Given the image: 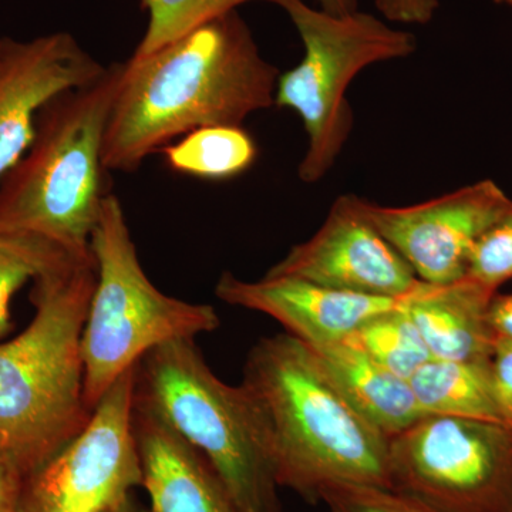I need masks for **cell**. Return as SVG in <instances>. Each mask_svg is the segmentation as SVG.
<instances>
[{
    "instance_id": "obj_1",
    "label": "cell",
    "mask_w": 512,
    "mask_h": 512,
    "mask_svg": "<svg viewBox=\"0 0 512 512\" xmlns=\"http://www.w3.org/2000/svg\"><path fill=\"white\" fill-rule=\"evenodd\" d=\"M281 73L261 55L238 10L146 56L121 63L103 141L106 171L134 173L198 128L242 127L275 106Z\"/></svg>"
},
{
    "instance_id": "obj_2",
    "label": "cell",
    "mask_w": 512,
    "mask_h": 512,
    "mask_svg": "<svg viewBox=\"0 0 512 512\" xmlns=\"http://www.w3.org/2000/svg\"><path fill=\"white\" fill-rule=\"evenodd\" d=\"M96 278L93 254L40 275L32 322L0 345V450L28 478L92 416L84 403L82 335Z\"/></svg>"
},
{
    "instance_id": "obj_3",
    "label": "cell",
    "mask_w": 512,
    "mask_h": 512,
    "mask_svg": "<svg viewBox=\"0 0 512 512\" xmlns=\"http://www.w3.org/2000/svg\"><path fill=\"white\" fill-rule=\"evenodd\" d=\"M268 417L276 481L309 503L333 484L389 488V437L339 392L289 333L259 340L244 382Z\"/></svg>"
},
{
    "instance_id": "obj_4",
    "label": "cell",
    "mask_w": 512,
    "mask_h": 512,
    "mask_svg": "<svg viewBox=\"0 0 512 512\" xmlns=\"http://www.w3.org/2000/svg\"><path fill=\"white\" fill-rule=\"evenodd\" d=\"M121 63L49 101L32 143L0 181V227L42 235L77 255L90 242L104 187L103 141L119 89Z\"/></svg>"
},
{
    "instance_id": "obj_5",
    "label": "cell",
    "mask_w": 512,
    "mask_h": 512,
    "mask_svg": "<svg viewBox=\"0 0 512 512\" xmlns=\"http://www.w3.org/2000/svg\"><path fill=\"white\" fill-rule=\"evenodd\" d=\"M134 399L207 458L239 512H284L261 403L247 384L218 379L194 339L150 350L136 366Z\"/></svg>"
},
{
    "instance_id": "obj_6",
    "label": "cell",
    "mask_w": 512,
    "mask_h": 512,
    "mask_svg": "<svg viewBox=\"0 0 512 512\" xmlns=\"http://www.w3.org/2000/svg\"><path fill=\"white\" fill-rule=\"evenodd\" d=\"M90 249L97 278L84 323L82 356L84 403L93 412L107 390L150 350L214 332L220 316L211 305L158 291L141 266L126 212L113 192L101 205Z\"/></svg>"
},
{
    "instance_id": "obj_7",
    "label": "cell",
    "mask_w": 512,
    "mask_h": 512,
    "mask_svg": "<svg viewBox=\"0 0 512 512\" xmlns=\"http://www.w3.org/2000/svg\"><path fill=\"white\" fill-rule=\"evenodd\" d=\"M291 18L303 43L301 62L279 76L275 106L301 117L308 146L298 167L305 184L322 181L353 130L350 84L372 64L407 59L417 39L372 13L333 15L305 0H275Z\"/></svg>"
},
{
    "instance_id": "obj_8",
    "label": "cell",
    "mask_w": 512,
    "mask_h": 512,
    "mask_svg": "<svg viewBox=\"0 0 512 512\" xmlns=\"http://www.w3.org/2000/svg\"><path fill=\"white\" fill-rule=\"evenodd\" d=\"M389 473L433 512H512V424L429 414L390 437Z\"/></svg>"
},
{
    "instance_id": "obj_9",
    "label": "cell",
    "mask_w": 512,
    "mask_h": 512,
    "mask_svg": "<svg viewBox=\"0 0 512 512\" xmlns=\"http://www.w3.org/2000/svg\"><path fill=\"white\" fill-rule=\"evenodd\" d=\"M134 375L101 397L83 430L26 480L20 512H109L143 484L134 437Z\"/></svg>"
},
{
    "instance_id": "obj_10",
    "label": "cell",
    "mask_w": 512,
    "mask_h": 512,
    "mask_svg": "<svg viewBox=\"0 0 512 512\" xmlns=\"http://www.w3.org/2000/svg\"><path fill=\"white\" fill-rule=\"evenodd\" d=\"M511 208V198L491 180L409 207H383L362 198L367 220L420 281L434 285L464 278L478 239Z\"/></svg>"
},
{
    "instance_id": "obj_11",
    "label": "cell",
    "mask_w": 512,
    "mask_h": 512,
    "mask_svg": "<svg viewBox=\"0 0 512 512\" xmlns=\"http://www.w3.org/2000/svg\"><path fill=\"white\" fill-rule=\"evenodd\" d=\"M268 276H293L313 284L402 298L421 284L412 266L362 210V198L340 195L315 235L295 245Z\"/></svg>"
},
{
    "instance_id": "obj_12",
    "label": "cell",
    "mask_w": 512,
    "mask_h": 512,
    "mask_svg": "<svg viewBox=\"0 0 512 512\" xmlns=\"http://www.w3.org/2000/svg\"><path fill=\"white\" fill-rule=\"evenodd\" d=\"M106 70L76 37L49 33L3 37L0 49V181L28 151L37 117L56 96L93 82Z\"/></svg>"
},
{
    "instance_id": "obj_13",
    "label": "cell",
    "mask_w": 512,
    "mask_h": 512,
    "mask_svg": "<svg viewBox=\"0 0 512 512\" xmlns=\"http://www.w3.org/2000/svg\"><path fill=\"white\" fill-rule=\"evenodd\" d=\"M215 295L229 305L265 313L293 338L318 346L340 342L367 320L400 308L409 293L387 298L328 288L293 276L265 275L261 281L248 282L224 272L215 285Z\"/></svg>"
},
{
    "instance_id": "obj_14",
    "label": "cell",
    "mask_w": 512,
    "mask_h": 512,
    "mask_svg": "<svg viewBox=\"0 0 512 512\" xmlns=\"http://www.w3.org/2000/svg\"><path fill=\"white\" fill-rule=\"evenodd\" d=\"M134 437L140 454L147 512H239L207 458L153 409L134 399Z\"/></svg>"
},
{
    "instance_id": "obj_15",
    "label": "cell",
    "mask_w": 512,
    "mask_h": 512,
    "mask_svg": "<svg viewBox=\"0 0 512 512\" xmlns=\"http://www.w3.org/2000/svg\"><path fill=\"white\" fill-rule=\"evenodd\" d=\"M497 291L464 276L444 285L421 282L404 302V311L433 359L487 362L493 359L490 306Z\"/></svg>"
},
{
    "instance_id": "obj_16",
    "label": "cell",
    "mask_w": 512,
    "mask_h": 512,
    "mask_svg": "<svg viewBox=\"0 0 512 512\" xmlns=\"http://www.w3.org/2000/svg\"><path fill=\"white\" fill-rule=\"evenodd\" d=\"M306 346L346 400L389 439L429 416L417 403L409 380L394 375L363 350L345 340Z\"/></svg>"
},
{
    "instance_id": "obj_17",
    "label": "cell",
    "mask_w": 512,
    "mask_h": 512,
    "mask_svg": "<svg viewBox=\"0 0 512 512\" xmlns=\"http://www.w3.org/2000/svg\"><path fill=\"white\" fill-rule=\"evenodd\" d=\"M409 383L426 414L512 424L495 394L491 360L431 359L410 377Z\"/></svg>"
},
{
    "instance_id": "obj_18",
    "label": "cell",
    "mask_w": 512,
    "mask_h": 512,
    "mask_svg": "<svg viewBox=\"0 0 512 512\" xmlns=\"http://www.w3.org/2000/svg\"><path fill=\"white\" fill-rule=\"evenodd\" d=\"M163 153L171 170L211 181L245 173L258 156L254 138L237 126L198 128L168 144Z\"/></svg>"
},
{
    "instance_id": "obj_19",
    "label": "cell",
    "mask_w": 512,
    "mask_h": 512,
    "mask_svg": "<svg viewBox=\"0 0 512 512\" xmlns=\"http://www.w3.org/2000/svg\"><path fill=\"white\" fill-rule=\"evenodd\" d=\"M343 340L406 380L433 359L413 320L404 311V303L394 311L367 320Z\"/></svg>"
},
{
    "instance_id": "obj_20",
    "label": "cell",
    "mask_w": 512,
    "mask_h": 512,
    "mask_svg": "<svg viewBox=\"0 0 512 512\" xmlns=\"http://www.w3.org/2000/svg\"><path fill=\"white\" fill-rule=\"evenodd\" d=\"M90 255V254H89ZM72 256L56 242L25 229L0 227V336L10 328V302L26 282Z\"/></svg>"
},
{
    "instance_id": "obj_21",
    "label": "cell",
    "mask_w": 512,
    "mask_h": 512,
    "mask_svg": "<svg viewBox=\"0 0 512 512\" xmlns=\"http://www.w3.org/2000/svg\"><path fill=\"white\" fill-rule=\"evenodd\" d=\"M249 2L275 3V0H141L148 12V25L133 55L157 52Z\"/></svg>"
},
{
    "instance_id": "obj_22",
    "label": "cell",
    "mask_w": 512,
    "mask_h": 512,
    "mask_svg": "<svg viewBox=\"0 0 512 512\" xmlns=\"http://www.w3.org/2000/svg\"><path fill=\"white\" fill-rule=\"evenodd\" d=\"M466 276L493 291L512 279V208L478 239Z\"/></svg>"
},
{
    "instance_id": "obj_23",
    "label": "cell",
    "mask_w": 512,
    "mask_h": 512,
    "mask_svg": "<svg viewBox=\"0 0 512 512\" xmlns=\"http://www.w3.org/2000/svg\"><path fill=\"white\" fill-rule=\"evenodd\" d=\"M319 501L328 512H433L397 491L370 485H329Z\"/></svg>"
},
{
    "instance_id": "obj_24",
    "label": "cell",
    "mask_w": 512,
    "mask_h": 512,
    "mask_svg": "<svg viewBox=\"0 0 512 512\" xmlns=\"http://www.w3.org/2000/svg\"><path fill=\"white\" fill-rule=\"evenodd\" d=\"M376 9L387 22L427 25L436 18L439 0H375Z\"/></svg>"
},
{
    "instance_id": "obj_25",
    "label": "cell",
    "mask_w": 512,
    "mask_h": 512,
    "mask_svg": "<svg viewBox=\"0 0 512 512\" xmlns=\"http://www.w3.org/2000/svg\"><path fill=\"white\" fill-rule=\"evenodd\" d=\"M491 373H493L498 402L503 407L505 416L512 423V342L510 340H497L495 343Z\"/></svg>"
},
{
    "instance_id": "obj_26",
    "label": "cell",
    "mask_w": 512,
    "mask_h": 512,
    "mask_svg": "<svg viewBox=\"0 0 512 512\" xmlns=\"http://www.w3.org/2000/svg\"><path fill=\"white\" fill-rule=\"evenodd\" d=\"M26 480L18 464L0 450V512H20Z\"/></svg>"
},
{
    "instance_id": "obj_27",
    "label": "cell",
    "mask_w": 512,
    "mask_h": 512,
    "mask_svg": "<svg viewBox=\"0 0 512 512\" xmlns=\"http://www.w3.org/2000/svg\"><path fill=\"white\" fill-rule=\"evenodd\" d=\"M490 323L497 340L512 342V293L494 296L490 306Z\"/></svg>"
},
{
    "instance_id": "obj_28",
    "label": "cell",
    "mask_w": 512,
    "mask_h": 512,
    "mask_svg": "<svg viewBox=\"0 0 512 512\" xmlns=\"http://www.w3.org/2000/svg\"><path fill=\"white\" fill-rule=\"evenodd\" d=\"M320 9L333 15H348L359 10V0H318Z\"/></svg>"
},
{
    "instance_id": "obj_29",
    "label": "cell",
    "mask_w": 512,
    "mask_h": 512,
    "mask_svg": "<svg viewBox=\"0 0 512 512\" xmlns=\"http://www.w3.org/2000/svg\"><path fill=\"white\" fill-rule=\"evenodd\" d=\"M109 512H147L146 508L141 507L140 504L137 503L136 500H134V497L128 498L126 503L123 505H120L119 508H116V510H111Z\"/></svg>"
},
{
    "instance_id": "obj_30",
    "label": "cell",
    "mask_w": 512,
    "mask_h": 512,
    "mask_svg": "<svg viewBox=\"0 0 512 512\" xmlns=\"http://www.w3.org/2000/svg\"><path fill=\"white\" fill-rule=\"evenodd\" d=\"M497 3H501V5H507L512 8V0H495Z\"/></svg>"
},
{
    "instance_id": "obj_31",
    "label": "cell",
    "mask_w": 512,
    "mask_h": 512,
    "mask_svg": "<svg viewBox=\"0 0 512 512\" xmlns=\"http://www.w3.org/2000/svg\"><path fill=\"white\" fill-rule=\"evenodd\" d=\"M3 37H0V49H2Z\"/></svg>"
}]
</instances>
